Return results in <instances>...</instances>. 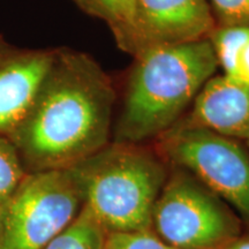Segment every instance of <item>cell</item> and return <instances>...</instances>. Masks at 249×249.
I'll use <instances>...</instances> for the list:
<instances>
[{
  "label": "cell",
  "mask_w": 249,
  "mask_h": 249,
  "mask_svg": "<svg viewBox=\"0 0 249 249\" xmlns=\"http://www.w3.org/2000/svg\"><path fill=\"white\" fill-rule=\"evenodd\" d=\"M116 90L89 54L54 49L33 104L9 140L31 172L66 170L108 144Z\"/></svg>",
  "instance_id": "obj_1"
},
{
  "label": "cell",
  "mask_w": 249,
  "mask_h": 249,
  "mask_svg": "<svg viewBox=\"0 0 249 249\" xmlns=\"http://www.w3.org/2000/svg\"><path fill=\"white\" fill-rule=\"evenodd\" d=\"M127 83L116 142L158 138L174 124L214 76L218 61L209 38L142 50Z\"/></svg>",
  "instance_id": "obj_2"
},
{
  "label": "cell",
  "mask_w": 249,
  "mask_h": 249,
  "mask_svg": "<svg viewBox=\"0 0 249 249\" xmlns=\"http://www.w3.org/2000/svg\"><path fill=\"white\" fill-rule=\"evenodd\" d=\"M68 170L107 233L151 230L152 209L169 177L158 156L134 143L114 142Z\"/></svg>",
  "instance_id": "obj_3"
},
{
  "label": "cell",
  "mask_w": 249,
  "mask_h": 249,
  "mask_svg": "<svg viewBox=\"0 0 249 249\" xmlns=\"http://www.w3.org/2000/svg\"><path fill=\"white\" fill-rule=\"evenodd\" d=\"M151 230L176 249H220L241 235V219L216 193L177 167L155 202Z\"/></svg>",
  "instance_id": "obj_4"
},
{
  "label": "cell",
  "mask_w": 249,
  "mask_h": 249,
  "mask_svg": "<svg viewBox=\"0 0 249 249\" xmlns=\"http://www.w3.org/2000/svg\"><path fill=\"white\" fill-rule=\"evenodd\" d=\"M158 150L188 171L249 223V155L234 139L192 123H176L158 136Z\"/></svg>",
  "instance_id": "obj_5"
},
{
  "label": "cell",
  "mask_w": 249,
  "mask_h": 249,
  "mask_svg": "<svg viewBox=\"0 0 249 249\" xmlns=\"http://www.w3.org/2000/svg\"><path fill=\"white\" fill-rule=\"evenodd\" d=\"M83 204L68 169L27 173L7 201L0 249H44L75 219Z\"/></svg>",
  "instance_id": "obj_6"
},
{
  "label": "cell",
  "mask_w": 249,
  "mask_h": 249,
  "mask_svg": "<svg viewBox=\"0 0 249 249\" xmlns=\"http://www.w3.org/2000/svg\"><path fill=\"white\" fill-rule=\"evenodd\" d=\"M217 23L208 0H135L136 53L209 38Z\"/></svg>",
  "instance_id": "obj_7"
},
{
  "label": "cell",
  "mask_w": 249,
  "mask_h": 249,
  "mask_svg": "<svg viewBox=\"0 0 249 249\" xmlns=\"http://www.w3.org/2000/svg\"><path fill=\"white\" fill-rule=\"evenodd\" d=\"M54 50L26 49L0 35V135L9 138L27 114Z\"/></svg>",
  "instance_id": "obj_8"
},
{
  "label": "cell",
  "mask_w": 249,
  "mask_h": 249,
  "mask_svg": "<svg viewBox=\"0 0 249 249\" xmlns=\"http://www.w3.org/2000/svg\"><path fill=\"white\" fill-rule=\"evenodd\" d=\"M232 139L249 140V85L220 75L213 76L194 99L188 118Z\"/></svg>",
  "instance_id": "obj_9"
},
{
  "label": "cell",
  "mask_w": 249,
  "mask_h": 249,
  "mask_svg": "<svg viewBox=\"0 0 249 249\" xmlns=\"http://www.w3.org/2000/svg\"><path fill=\"white\" fill-rule=\"evenodd\" d=\"M83 11L107 22L124 51L135 55V0H74Z\"/></svg>",
  "instance_id": "obj_10"
},
{
  "label": "cell",
  "mask_w": 249,
  "mask_h": 249,
  "mask_svg": "<svg viewBox=\"0 0 249 249\" xmlns=\"http://www.w3.org/2000/svg\"><path fill=\"white\" fill-rule=\"evenodd\" d=\"M107 232L83 204L80 213L44 249H104Z\"/></svg>",
  "instance_id": "obj_11"
},
{
  "label": "cell",
  "mask_w": 249,
  "mask_h": 249,
  "mask_svg": "<svg viewBox=\"0 0 249 249\" xmlns=\"http://www.w3.org/2000/svg\"><path fill=\"white\" fill-rule=\"evenodd\" d=\"M26 174L14 143L0 135V201H7L13 195Z\"/></svg>",
  "instance_id": "obj_12"
},
{
  "label": "cell",
  "mask_w": 249,
  "mask_h": 249,
  "mask_svg": "<svg viewBox=\"0 0 249 249\" xmlns=\"http://www.w3.org/2000/svg\"><path fill=\"white\" fill-rule=\"evenodd\" d=\"M104 249H176L164 242L152 230L111 232L107 234Z\"/></svg>",
  "instance_id": "obj_13"
},
{
  "label": "cell",
  "mask_w": 249,
  "mask_h": 249,
  "mask_svg": "<svg viewBox=\"0 0 249 249\" xmlns=\"http://www.w3.org/2000/svg\"><path fill=\"white\" fill-rule=\"evenodd\" d=\"M217 26L249 27V0H208Z\"/></svg>",
  "instance_id": "obj_14"
},
{
  "label": "cell",
  "mask_w": 249,
  "mask_h": 249,
  "mask_svg": "<svg viewBox=\"0 0 249 249\" xmlns=\"http://www.w3.org/2000/svg\"><path fill=\"white\" fill-rule=\"evenodd\" d=\"M229 79L249 85V34L236 50L232 74Z\"/></svg>",
  "instance_id": "obj_15"
},
{
  "label": "cell",
  "mask_w": 249,
  "mask_h": 249,
  "mask_svg": "<svg viewBox=\"0 0 249 249\" xmlns=\"http://www.w3.org/2000/svg\"><path fill=\"white\" fill-rule=\"evenodd\" d=\"M220 249H249V235H240Z\"/></svg>",
  "instance_id": "obj_16"
},
{
  "label": "cell",
  "mask_w": 249,
  "mask_h": 249,
  "mask_svg": "<svg viewBox=\"0 0 249 249\" xmlns=\"http://www.w3.org/2000/svg\"><path fill=\"white\" fill-rule=\"evenodd\" d=\"M7 201H0V240H1L2 231H4V224H5L6 207H7Z\"/></svg>",
  "instance_id": "obj_17"
},
{
  "label": "cell",
  "mask_w": 249,
  "mask_h": 249,
  "mask_svg": "<svg viewBox=\"0 0 249 249\" xmlns=\"http://www.w3.org/2000/svg\"><path fill=\"white\" fill-rule=\"evenodd\" d=\"M247 144H248V147H249V140L247 141Z\"/></svg>",
  "instance_id": "obj_18"
}]
</instances>
